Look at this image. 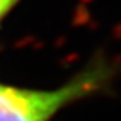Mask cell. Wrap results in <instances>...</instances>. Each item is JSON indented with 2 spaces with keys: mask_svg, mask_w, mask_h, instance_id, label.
<instances>
[{
  "mask_svg": "<svg viewBox=\"0 0 121 121\" xmlns=\"http://www.w3.org/2000/svg\"><path fill=\"white\" fill-rule=\"evenodd\" d=\"M113 76L112 64L97 59L56 88L33 89L0 83V121H52L70 104L103 92Z\"/></svg>",
  "mask_w": 121,
  "mask_h": 121,
  "instance_id": "obj_1",
  "label": "cell"
},
{
  "mask_svg": "<svg viewBox=\"0 0 121 121\" xmlns=\"http://www.w3.org/2000/svg\"><path fill=\"white\" fill-rule=\"evenodd\" d=\"M21 0H0V21L6 17Z\"/></svg>",
  "mask_w": 121,
  "mask_h": 121,
  "instance_id": "obj_2",
  "label": "cell"
}]
</instances>
